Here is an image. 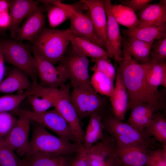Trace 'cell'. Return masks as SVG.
<instances>
[{
    "label": "cell",
    "instance_id": "obj_1",
    "mask_svg": "<svg viewBox=\"0 0 166 166\" xmlns=\"http://www.w3.org/2000/svg\"><path fill=\"white\" fill-rule=\"evenodd\" d=\"M116 65L122 77L128 96V110L139 103L150 104L160 110L164 109L166 105L161 93H154L148 89L146 81L147 71L152 63L141 64L132 57L125 56Z\"/></svg>",
    "mask_w": 166,
    "mask_h": 166
},
{
    "label": "cell",
    "instance_id": "obj_2",
    "mask_svg": "<svg viewBox=\"0 0 166 166\" xmlns=\"http://www.w3.org/2000/svg\"><path fill=\"white\" fill-rule=\"evenodd\" d=\"M72 35L69 28L59 30L44 26L34 42V46L42 57L54 65L65 55Z\"/></svg>",
    "mask_w": 166,
    "mask_h": 166
},
{
    "label": "cell",
    "instance_id": "obj_3",
    "mask_svg": "<svg viewBox=\"0 0 166 166\" xmlns=\"http://www.w3.org/2000/svg\"><path fill=\"white\" fill-rule=\"evenodd\" d=\"M80 146L75 143L66 141L53 135L45 128L38 124L34 128L31 139L29 141L27 159L38 153L73 154Z\"/></svg>",
    "mask_w": 166,
    "mask_h": 166
},
{
    "label": "cell",
    "instance_id": "obj_4",
    "mask_svg": "<svg viewBox=\"0 0 166 166\" xmlns=\"http://www.w3.org/2000/svg\"><path fill=\"white\" fill-rule=\"evenodd\" d=\"M104 131L115 140L117 144L129 145H144L149 148L157 145L153 138L145 131H141L128 123L115 117L111 113L102 119Z\"/></svg>",
    "mask_w": 166,
    "mask_h": 166
},
{
    "label": "cell",
    "instance_id": "obj_5",
    "mask_svg": "<svg viewBox=\"0 0 166 166\" xmlns=\"http://www.w3.org/2000/svg\"><path fill=\"white\" fill-rule=\"evenodd\" d=\"M69 99L80 121L93 114H96L102 119L112 112L106 108L103 98L92 87H73Z\"/></svg>",
    "mask_w": 166,
    "mask_h": 166
},
{
    "label": "cell",
    "instance_id": "obj_6",
    "mask_svg": "<svg viewBox=\"0 0 166 166\" xmlns=\"http://www.w3.org/2000/svg\"><path fill=\"white\" fill-rule=\"evenodd\" d=\"M4 61L20 69L33 81L38 78L36 60L31 55L28 46L15 40H3L0 41Z\"/></svg>",
    "mask_w": 166,
    "mask_h": 166
},
{
    "label": "cell",
    "instance_id": "obj_7",
    "mask_svg": "<svg viewBox=\"0 0 166 166\" xmlns=\"http://www.w3.org/2000/svg\"><path fill=\"white\" fill-rule=\"evenodd\" d=\"M11 113L16 115L26 117L31 121L53 132L58 137L66 141L81 145L79 144L71 128L55 109L51 110L37 113L18 107Z\"/></svg>",
    "mask_w": 166,
    "mask_h": 166
},
{
    "label": "cell",
    "instance_id": "obj_8",
    "mask_svg": "<svg viewBox=\"0 0 166 166\" xmlns=\"http://www.w3.org/2000/svg\"><path fill=\"white\" fill-rule=\"evenodd\" d=\"M58 63L67 72L68 79L70 80L73 87H92L88 69L89 61L87 57L79 53L71 46L68 48L65 55Z\"/></svg>",
    "mask_w": 166,
    "mask_h": 166
},
{
    "label": "cell",
    "instance_id": "obj_9",
    "mask_svg": "<svg viewBox=\"0 0 166 166\" xmlns=\"http://www.w3.org/2000/svg\"><path fill=\"white\" fill-rule=\"evenodd\" d=\"M32 50L36 61L39 84L45 87L55 89H58L64 84L68 79L64 69L59 65L55 67L42 57L34 46Z\"/></svg>",
    "mask_w": 166,
    "mask_h": 166
},
{
    "label": "cell",
    "instance_id": "obj_10",
    "mask_svg": "<svg viewBox=\"0 0 166 166\" xmlns=\"http://www.w3.org/2000/svg\"><path fill=\"white\" fill-rule=\"evenodd\" d=\"M116 141L105 132L102 138L88 149L91 166H122L115 152Z\"/></svg>",
    "mask_w": 166,
    "mask_h": 166
},
{
    "label": "cell",
    "instance_id": "obj_11",
    "mask_svg": "<svg viewBox=\"0 0 166 166\" xmlns=\"http://www.w3.org/2000/svg\"><path fill=\"white\" fill-rule=\"evenodd\" d=\"M60 87L62 91L56 99L54 109L71 128L79 144L83 145L85 132L81 127L77 112L69 100V86L64 84Z\"/></svg>",
    "mask_w": 166,
    "mask_h": 166
},
{
    "label": "cell",
    "instance_id": "obj_12",
    "mask_svg": "<svg viewBox=\"0 0 166 166\" xmlns=\"http://www.w3.org/2000/svg\"><path fill=\"white\" fill-rule=\"evenodd\" d=\"M106 13V50L110 57L119 62L123 58L122 55L123 38L120 33L119 24L114 17L111 11L112 3L110 0H103Z\"/></svg>",
    "mask_w": 166,
    "mask_h": 166
},
{
    "label": "cell",
    "instance_id": "obj_13",
    "mask_svg": "<svg viewBox=\"0 0 166 166\" xmlns=\"http://www.w3.org/2000/svg\"><path fill=\"white\" fill-rule=\"evenodd\" d=\"M17 122L4 139L6 144L20 156H27L29 151V132L31 120L24 116H19Z\"/></svg>",
    "mask_w": 166,
    "mask_h": 166
},
{
    "label": "cell",
    "instance_id": "obj_14",
    "mask_svg": "<svg viewBox=\"0 0 166 166\" xmlns=\"http://www.w3.org/2000/svg\"><path fill=\"white\" fill-rule=\"evenodd\" d=\"M42 2L48 6L47 7L48 21L53 28L69 19L76 11L88 9L86 5L81 1L73 4H65L58 0H43Z\"/></svg>",
    "mask_w": 166,
    "mask_h": 166
},
{
    "label": "cell",
    "instance_id": "obj_15",
    "mask_svg": "<svg viewBox=\"0 0 166 166\" xmlns=\"http://www.w3.org/2000/svg\"><path fill=\"white\" fill-rule=\"evenodd\" d=\"M82 11H76L69 18V28L72 35L88 40L105 49V48L96 36L89 12L84 14Z\"/></svg>",
    "mask_w": 166,
    "mask_h": 166
},
{
    "label": "cell",
    "instance_id": "obj_16",
    "mask_svg": "<svg viewBox=\"0 0 166 166\" xmlns=\"http://www.w3.org/2000/svg\"><path fill=\"white\" fill-rule=\"evenodd\" d=\"M38 2L30 0L10 1V23L8 28L12 38L15 39L21 23L38 7Z\"/></svg>",
    "mask_w": 166,
    "mask_h": 166
},
{
    "label": "cell",
    "instance_id": "obj_17",
    "mask_svg": "<svg viewBox=\"0 0 166 166\" xmlns=\"http://www.w3.org/2000/svg\"><path fill=\"white\" fill-rule=\"evenodd\" d=\"M81 1L87 6L96 36L106 49L107 18L103 0Z\"/></svg>",
    "mask_w": 166,
    "mask_h": 166
},
{
    "label": "cell",
    "instance_id": "obj_18",
    "mask_svg": "<svg viewBox=\"0 0 166 166\" xmlns=\"http://www.w3.org/2000/svg\"><path fill=\"white\" fill-rule=\"evenodd\" d=\"M148 148L142 144L125 145L116 143L115 150L122 165L145 166Z\"/></svg>",
    "mask_w": 166,
    "mask_h": 166
},
{
    "label": "cell",
    "instance_id": "obj_19",
    "mask_svg": "<svg viewBox=\"0 0 166 166\" xmlns=\"http://www.w3.org/2000/svg\"><path fill=\"white\" fill-rule=\"evenodd\" d=\"M44 23L43 8L38 6L19 27L14 40L34 42L44 27Z\"/></svg>",
    "mask_w": 166,
    "mask_h": 166
},
{
    "label": "cell",
    "instance_id": "obj_20",
    "mask_svg": "<svg viewBox=\"0 0 166 166\" xmlns=\"http://www.w3.org/2000/svg\"><path fill=\"white\" fill-rule=\"evenodd\" d=\"M116 69L115 85L109 99L113 115L118 119L123 121L128 110V96L121 76L118 69Z\"/></svg>",
    "mask_w": 166,
    "mask_h": 166
},
{
    "label": "cell",
    "instance_id": "obj_21",
    "mask_svg": "<svg viewBox=\"0 0 166 166\" xmlns=\"http://www.w3.org/2000/svg\"><path fill=\"white\" fill-rule=\"evenodd\" d=\"M153 43L124 37L123 38L122 42V57H131L141 64L151 63L150 51Z\"/></svg>",
    "mask_w": 166,
    "mask_h": 166
},
{
    "label": "cell",
    "instance_id": "obj_22",
    "mask_svg": "<svg viewBox=\"0 0 166 166\" xmlns=\"http://www.w3.org/2000/svg\"><path fill=\"white\" fill-rule=\"evenodd\" d=\"M139 27L166 23V0L147 4L139 11Z\"/></svg>",
    "mask_w": 166,
    "mask_h": 166
},
{
    "label": "cell",
    "instance_id": "obj_23",
    "mask_svg": "<svg viewBox=\"0 0 166 166\" xmlns=\"http://www.w3.org/2000/svg\"><path fill=\"white\" fill-rule=\"evenodd\" d=\"M32 86L28 76L15 67L10 70L0 84V93H8L23 90L28 91Z\"/></svg>",
    "mask_w": 166,
    "mask_h": 166
},
{
    "label": "cell",
    "instance_id": "obj_24",
    "mask_svg": "<svg viewBox=\"0 0 166 166\" xmlns=\"http://www.w3.org/2000/svg\"><path fill=\"white\" fill-rule=\"evenodd\" d=\"M130 109L131 112L127 123L141 131H144L151 123L153 113L160 111L155 106L144 103L137 104Z\"/></svg>",
    "mask_w": 166,
    "mask_h": 166
},
{
    "label": "cell",
    "instance_id": "obj_25",
    "mask_svg": "<svg viewBox=\"0 0 166 166\" xmlns=\"http://www.w3.org/2000/svg\"><path fill=\"white\" fill-rule=\"evenodd\" d=\"M121 32L125 37L147 42H154L155 40L166 36V23L158 25L123 30Z\"/></svg>",
    "mask_w": 166,
    "mask_h": 166
},
{
    "label": "cell",
    "instance_id": "obj_26",
    "mask_svg": "<svg viewBox=\"0 0 166 166\" xmlns=\"http://www.w3.org/2000/svg\"><path fill=\"white\" fill-rule=\"evenodd\" d=\"M72 47L76 50L92 59L110 57L104 49L87 39L72 35L70 38Z\"/></svg>",
    "mask_w": 166,
    "mask_h": 166
},
{
    "label": "cell",
    "instance_id": "obj_27",
    "mask_svg": "<svg viewBox=\"0 0 166 166\" xmlns=\"http://www.w3.org/2000/svg\"><path fill=\"white\" fill-rule=\"evenodd\" d=\"M74 154L64 155L35 154L27 159L28 161V166H70Z\"/></svg>",
    "mask_w": 166,
    "mask_h": 166
},
{
    "label": "cell",
    "instance_id": "obj_28",
    "mask_svg": "<svg viewBox=\"0 0 166 166\" xmlns=\"http://www.w3.org/2000/svg\"><path fill=\"white\" fill-rule=\"evenodd\" d=\"M104 131L101 118L96 114L90 116L83 138L82 145L86 149H89L102 138Z\"/></svg>",
    "mask_w": 166,
    "mask_h": 166
},
{
    "label": "cell",
    "instance_id": "obj_29",
    "mask_svg": "<svg viewBox=\"0 0 166 166\" xmlns=\"http://www.w3.org/2000/svg\"><path fill=\"white\" fill-rule=\"evenodd\" d=\"M146 81L151 92L159 93L158 87L161 85L166 88V62L152 63L146 74Z\"/></svg>",
    "mask_w": 166,
    "mask_h": 166
},
{
    "label": "cell",
    "instance_id": "obj_30",
    "mask_svg": "<svg viewBox=\"0 0 166 166\" xmlns=\"http://www.w3.org/2000/svg\"><path fill=\"white\" fill-rule=\"evenodd\" d=\"M112 14L118 24L128 29L138 27L139 20L135 12L131 9L121 4H112Z\"/></svg>",
    "mask_w": 166,
    "mask_h": 166
},
{
    "label": "cell",
    "instance_id": "obj_31",
    "mask_svg": "<svg viewBox=\"0 0 166 166\" xmlns=\"http://www.w3.org/2000/svg\"><path fill=\"white\" fill-rule=\"evenodd\" d=\"M144 130L156 142L166 143V119L158 111L153 113L151 123Z\"/></svg>",
    "mask_w": 166,
    "mask_h": 166
},
{
    "label": "cell",
    "instance_id": "obj_32",
    "mask_svg": "<svg viewBox=\"0 0 166 166\" xmlns=\"http://www.w3.org/2000/svg\"><path fill=\"white\" fill-rule=\"evenodd\" d=\"M94 73L90 78V84L97 93L110 97L114 89V80L98 71Z\"/></svg>",
    "mask_w": 166,
    "mask_h": 166
},
{
    "label": "cell",
    "instance_id": "obj_33",
    "mask_svg": "<svg viewBox=\"0 0 166 166\" xmlns=\"http://www.w3.org/2000/svg\"><path fill=\"white\" fill-rule=\"evenodd\" d=\"M0 166H28V161L18 157L3 139L0 142Z\"/></svg>",
    "mask_w": 166,
    "mask_h": 166
},
{
    "label": "cell",
    "instance_id": "obj_34",
    "mask_svg": "<svg viewBox=\"0 0 166 166\" xmlns=\"http://www.w3.org/2000/svg\"><path fill=\"white\" fill-rule=\"evenodd\" d=\"M30 95L28 91L23 93L7 95L0 97V112H11L18 107L19 105Z\"/></svg>",
    "mask_w": 166,
    "mask_h": 166
},
{
    "label": "cell",
    "instance_id": "obj_35",
    "mask_svg": "<svg viewBox=\"0 0 166 166\" xmlns=\"http://www.w3.org/2000/svg\"><path fill=\"white\" fill-rule=\"evenodd\" d=\"M94 65L91 68L93 71H98L105 74L114 80L116 75V69L111 62L109 57H103L92 59Z\"/></svg>",
    "mask_w": 166,
    "mask_h": 166
},
{
    "label": "cell",
    "instance_id": "obj_36",
    "mask_svg": "<svg viewBox=\"0 0 166 166\" xmlns=\"http://www.w3.org/2000/svg\"><path fill=\"white\" fill-rule=\"evenodd\" d=\"M154 42L150 51V58L152 63L166 62V36Z\"/></svg>",
    "mask_w": 166,
    "mask_h": 166
},
{
    "label": "cell",
    "instance_id": "obj_37",
    "mask_svg": "<svg viewBox=\"0 0 166 166\" xmlns=\"http://www.w3.org/2000/svg\"><path fill=\"white\" fill-rule=\"evenodd\" d=\"M162 148L155 150L148 149V158L145 166H166V143Z\"/></svg>",
    "mask_w": 166,
    "mask_h": 166
},
{
    "label": "cell",
    "instance_id": "obj_38",
    "mask_svg": "<svg viewBox=\"0 0 166 166\" xmlns=\"http://www.w3.org/2000/svg\"><path fill=\"white\" fill-rule=\"evenodd\" d=\"M18 119L6 112H0V137L4 139L16 124Z\"/></svg>",
    "mask_w": 166,
    "mask_h": 166
},
{
    "label": "cell",
    "instance_id": "obj_39",
    "mask_svg": "<svg viewBox=\"0 0 166 166\" xmlns=\"http://www.w3.org/2000/svg\"><path fill=\"white\" fill-rule=\"evenodd\" d=\"M70 166H91V159L88 150L83 145L75 153Z\"/></svg>",
    "mask_w": 166,
    "mask_h": 166
},
{
    "label": "cell",
    "instance_id": "obj_40",
    "mask_svg": "<svg viewBox=\"0 0 166 166\" xmlns=\"http://www.w3.org/2000/svg\"><path fill=\"white\" fill-rule=\"evenodd\" d=\"M152 1V0H121L120 2L121 4L129 7L135 13Z\"/></svg>",
    "mask_w": 166,
    "mask_h": 166
},
{
    "label": "cell",
    "instance_id": "obj_41",
    "mask_svg": "<svg viewBox=\"0 0 166 166\" xmlns=\"http://www.w3.org/2000/svg\"><path fill=\"white\" fill-rule=\"evenodd\" d=\"M9 10L0 13V28H8L10 23Z\"/></svg>",
    "mask_w": 166,
    "mask_h": 166
},
{
    "label": "cell",
    "instance_id": "obj_42",
    "mask_svg": "<svg viewBox=\"0 0 166 166\" xmlns=\"http://www.w3.org/2000/svg\"><path fill=\"white\" fill-rule=\"evenodd\" d=\"M4 61L0 44V84L3 80L5 74Z\"/></svg>",
    "mask_w": 166,
    "mask_h": 166
},
{
    "label": "cell",
    "instance_id": "obj_43",
    "mask_svg": "<svg viewBox=\"0 0 166 166\" xmlns=\"http://www.w3.org/2000/svg\"><path fill=\"white\" fill-rule=\"evenodd\" d=\"M10 6V1L0 0V13L9 10Z\"/></svg>",
    "mask_w": 166,
    "mask_h": 166
},
{
    "label": "cell",
    "instance_id": "obj_44",
    "mask_svg": "<svg viewBox=\"0 0 166 166\" xmlns=\"http://www.w3.org/2000/svg\"><path fill=\"white\" fill-rule=\"evenodd\" d=\"M3 138H2L1 137H0V142L3 139Z\"/></svg>",
    "mask_w": 166,
    "mask_h": 166
},
{
    "label": "cell",
    "instance_id": "obj_45",
    "mask_svg": "<svg viewBox=\"0 0 166 166\" xmlns=\"http://www.w3.org/2000/svg\"><path fill=\"white\" fill-rule=\"evenodd\" d=\"M122 166H132L125 165H122Z\"/></svg>",
    "mask_w": 166,
    "mask_h": 166
}]
</instances>
